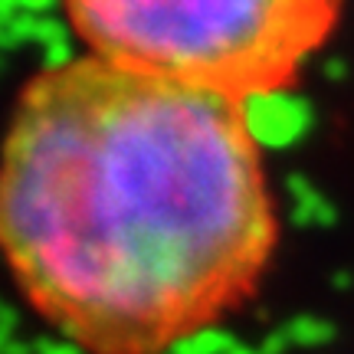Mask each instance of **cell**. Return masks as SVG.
<instances>
[{
  "label": "cell",
  "mask_w": 354,
  "mask_h": 354,
  "mask_svg": "<svg viewBox=\"0 0 354 354\" xmlns=\"http://www.w3.org/2000/svg\"><path fill=\"white\" fill-rule=\"evenodd\" d=\"M276 243L240 99L76 59L20 99L3 246L30 302L92 354H161L250 295Z\"/></svg>",
  "instance_id": "6da1fadb"
},
{
  "label": "cell",
  "mask_w": 354,
  "mask_h": 354,
  "mask_svg": "<svg viewBox=\"0 0 354 354\" xmlns=\"http://www.w3.org/2000/svg\"><path fill=\"white\" fill-rule=\"evenodd\" d=\"M102 59L250 95L289 86L342 0H66Z\"/></svg>",
  "instance_id": "7a4b0ae2"
},
{
  "label": "cell",
  "mask_w": 354,
  "mask_h": 354,
  "mask_svg": "<svg viewBox=\"0 0 354 354\" xmlns=\"http://www.w3.org/2000/svg\"><path fill=\"white\" fill-rule=\"evenodd\" d=\"M243 109V125L256 141V148H292L312 131L315 125V112L305 95L292 92L289 86L279 88H259L240 99Z\"/></svg>",
  "instance_id": "3957f363"
},
{
  "label": "cell",
  "mask_w": 354,
  "mask_h": 354,
  "mask_svg": "<svg viewBox=\"0 0 354 354\" xmlns=\"http://www.w3.org/2000/svg\"><path fill=\"white\" fill-rule=\"evenodd\" d=\"M282 331L299 348H322V344L335 342V335H338V328L331 325L328 318H318V315H295Z\"/></svg>",
  "instance_id": "277c9868"
},
{
  "label": "cell",
  "mask_w": 354,
  "mask_h": 354,
  "mask_svg": "<svg viewBox=\"0 0 354 354\" xmlns=\"http://www.w3.org/2000/svg\"><path fill=\"white\" fill-rule=\"evenodd\" d=\"M33 30H37V17H30V13H17L13 20H3V26H0L3 50H17V46L33 43Z\"/></svg>",
  "instance_id": "5b68a950"
},
{
  "label": "cell",
  "mask_w": 354,
  "mask_h": 354,
  "mask_svg": "<svg viewBox=\"0 0 354 354\" xmlns=\"http://www.w3.org/2000/svg\"><path fill=\"white\" fill-rule=\"evenodd\" d=\"M194 342L201 344L203 354H230L233 348H236V344H240L227 328H216V325H207V328H201L197 335H194Z\"/></svg>",
  "instance_id": "8992f818"
},
{
  "label": "cell",
  "mask_w": 354,
  "mask_h": 354,
  "mask_svg": "<svg viewBox=\"0 0 354 354\" xmlns=\"http://www.w3.org/2000/svg\"><path fill=\"white\" fill-rule=\"evenodd\" d=\"M33 43L50 50V46H59V43H69V26L56 17H37V30H33Z\"/></svg>",
  "instance_id": "52a82bcc"
},
{
  "label": "cell",
  "mask_w": 354,
  "mask_h": 354,
  "mask_svg": "<svg viewBox=\"0 0 354 354\" xmlns=\"http://www.w3.org/2000/svg\"><path fill=\"white\" fill-rule=\"evenodd\" d=\"M59 7V0H0L3 20H13L17 13H30V17H53Z\"/></svg>",
  "instance_id": "ba28073f"
},
{
  "label": "cell",
  "mask_w": 354,
  "mask_h": 354,
  "mask_svg": "<svg viewBox=\"0 0 354 354\" xmlns=\"http://www.w3.org/2000/svg\"><path fill=\"white\" fill-rule=\"evenodd\" d=\"M325 194H312V197H305V201H295L292 203V210H289V216H292V223L295 227H315V214H318V201H322Z\"/></svg>",
  "instance_id": "9c48e42d"
},
{
  "label": "cell",
  "mask_w": 354,
  "mask_h": 354,
  "mask_svg": "<svg viewBox=\"0 0 354 354\" xmlns=\"http://www.w3.org/2000/svg\"><path fill=\"white\" fill-rule=\"evenodd\" d=\"M37 354H86V348H79L76 342H53V338H37L33 342Z\"/></svg>",
  "instance_id": "30bf717a"
},
{
  "label": "cell",
  "mask_w": 354,
  "mask_h": 354,
  "mask_svg": "<svg viewBox=\"0 0 354 354\" xmlns=\"http://www.w3.org/2000/svg\"><path fill=\"white\" fill-rule=\"evenodd\" d=\"M289 335H286V331L279 328V331H269V335H266L263 338V344H259V354H286L289 351Z\"/></svg>",
  "instance_id": "8fae6325"
},
{
  "label": "cell",
  "mask_w": 354,
  "mask_h": 354,
  "mask_svg": "<svg viewBox=\"0 0 354 354\" xmlns=\"http://www.w3.org/2000/svg\"><path fill=\"white\" fill-rule=\"evenodd\" d=\"M286 187H289V194H292V203H295V201H305V197H312V194H315V184H312V180H308L305 174H289Z\"/></svg>",
  "instance_id": "7c38bea8"
},
{
  "label": "cell",
  "mask_w": 354,
  "mask_h": 354,
  "mask_svg": "<svg viewBox=\"0 0 354 354\" xmlns=\"http://www.w3.org/2000/svg\"><path fill=\"white\" fill-rule=\"evenodd\" d=\"M322 76L328 79V82H344V79H348V63L338 59V56H331V59L322 63Z\"/></svg>",
  "instance_id": "4fadbf2b"
},
{
  "label": "cell",
  "mask_w": 354,
  "mask_h": 354,
  "mask_svg": "<svg viewBox=\"0 0 354 354\" xmlns=\"http://www.w3.org/2000/svg\"><path fill=\"white\" fill-rule=\"evenodd\" d=\"M0 318H3V335H0V342H10V338H17V335H13V331H17V308H13V305H3Z\"/></svg>",
  "instance_id": "5bb4252c"
},
{
  "label": "cell",
  "mask_w": 354,
  "mask_h": 354,
  "mask_svg": "<svg viewBox=\"0 0 354 354\" xmlns=\"http://www.w3.org/2000/svg\"><path fill=\"white\" fill-rule=\"evenodd\" d=\"M171 354H203V351L201 344L194 342V335H190V338H180V342L171 344Z\"/></svg>",
  "instance_id": "9a60e30c"
},
{
  "label": "cell",
  "mask_w": 354,
  "mask_h": 354,
  "mask_svg": "<svg viewBox=\"0 0 354 354\" xmlns=\"http://www.w3.org/2000/svg\"><path fill=\"white\" fill-rule=\"evenodd\" d=\"M0 348H3V354H37V351H33V344L17 342V338H10V342H0Z\"/></svg>",
  "instance_id": "2e32d148"
},
{
  "label": "cell",
  "mask_w": 354,
  "mask_h": 354,
  "mask_svg": "<svg viewBox=\"0 0 354 354\" xmlns=\"http://www.w3.org/2000/svg\"><path fill=\"white\" fill-rule=\"evenodd\" d=\"M331 286H335V289L338 292H348L354 286V279H351V272H335V276H331Z\"/></svg>",
  "instance_id": "e0dca14e"
},
{
  "label": "cell",
  "mask_w": 354,
  "mask_h": 354,
  "mask_svg": "<svg viewBox=\"0 0 354 354\" xmlns=\"http://www.w3.org/2000/svg\"><path fill=\"white\" fill-rule=\"evenodd\" d=\"M230 354H259V348H250V344H236Z\"/></svg>",
  "instance_id": "ac0fdd59"
},
{
  "label": "cell",
  "mask_w": 354,
  "mask_h": 354,
  "mask_svg": "<svg viewBox=\"0 0 354 354\" xmlns=\"http://www.w3.org/2000/svg\"><path fill=\"white\" fill-rule=\"evenodd\" d=\"M161 354H171V348H167V351H161Z\"/></svg>",
  "instance_id": "d6986e66"
}]
</instances>
